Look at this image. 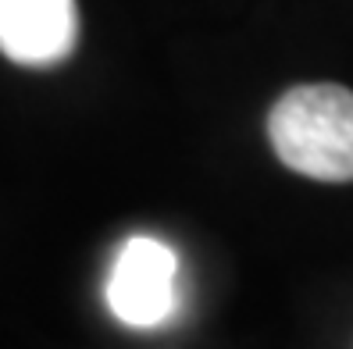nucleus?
Instances as JSON below:
<instances>
[{
    "mask_svg": "<svg viewBox=\"0 0 353 349\" xmlns=\"http://www.w3.org/2000/svg\"><path fill=\"white\" fill-rule=\"evenodd\" d=\"M108 306L129 328H157L179 310V253L154 235H132L108 275Z\"/></svg>",
    "mask_w": 353,
    "mask_h": 349,
    "instance_id": "2",
    "label": "nucleus"
},
{
    "mask_svg": "<svg viewBox=\"0 0 353 349\" xmlns=\"http://www.w3.org/2000/svg\"><path fill=\"white\" fill-rule=\"evenodd\" d=\"M75 0H0V54L14 65H61L75 50Z\"/></svg>",
    "mask_w": 353,
    "mask_h": 349,
    "instance_id": "3",
    "label": "nucleus"
},
{
    "mask_svg": "<svg viewBox=\"0 0 353 349\" xmlns=\"http://www.w3.org/2000/svg\"><path fill=\"white\" fill-rule=\"evenodd\" d=\"M268 139L289 171L318 182H353V89L310 82L279 96Z\"/></svg>",
    "mask_w": 353,
    "mask_h": 349,
    "instance_id": "1",
    "label": "nucleus"
}]
</instances>
